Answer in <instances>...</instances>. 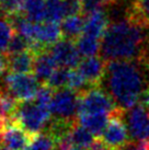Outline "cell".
Wrapping results in <instances>:
<instances>
[{
  "instance_id": "obj_25",
  "label": "cell",
  "mask_w": 149,
  "mask_h": 150,
  "mask_svg": "<svg viewBox=\"0 0 149 150\" xmlns=\"http://www.w3.org/2000/svg\"><path fill=\"white\" fill-rule=\"evenodd\" d=\"M68 89H71L74 91L81 93V92L86 91L88 89L92 88L90 84L88 83V81L84 79V77L81 75V72L77 69V70H71L69 69V74H68V81H67V87Z\"/></svg>"
},
{
  "instance_id": "obj_13",
  "label": "cell",
  "mask_w": 149,
  "mask_h": 150,
  "mask_svg": "<svg viewBox=\"0 0 149 150\" xmlns=\"http://www.w3.org/2000/svg\"><path fill=\"white\" fill-rule=\"evenodd\" d=\"M57 63L50 54V50H43L35 55L33 74L41 83H46L50 76L57 69Z\"/></svg>"
},
{
  "instance_id": "obj_21",
  "label": "cell",
  "mask_w": 149,
  "mask_h": 150,
  "mask_svg": "<svg viewBox=\"0 0 149 150\" xmlns=\"http://www.w3.org/2000/svg\"><path fill=\"white\" fill-rule=\"evenodd\" d=\"M76 46L78 48L79 53L83 57H91L100 53L101 44L100 40H96L91 36H87L84 34H81L76 41Z\"/></svg>"
},
{
  "instance_id": "obj_2",
  "label": "cell",
  "mask_w": 149,
  "mask_h": 150,
  "mask_svg": "<svg viewBox=\"0 0 149 150\" xmlns=\"http://www.w3.org/2000/svg\"><path fill=\"white\" fill-rule=\"evenodd\" d=\"M146 30L125 17L110 22L101 40L100 56L106 62L138 60L149 45V34Z\"/></svg>"
},
{
  "instance_id": "obj_22",
  "label": "cell",
  "mask_w": 149,
  "mask_h": 150,
  "mask_svg": "<svg viewBox=\"0 0 149 150\" xmlns=\"http://www.w3.org/2000/svg\"><path fill=\"white\" fill-rule=\"evenodd\" d=\"M67 17L64 0H46V20L59 23Z\"/></svg>"
},
{
  "instance_id": "obj_28",
  "label": "cell",
  "mask_w": 149,
  "mask_h": 150,
  "mask_svg": "<svg viewBox=\"0 0 149 150\" xmlns=\"http://www.w3.org/2000/svg\"><path fill=\"white\" fill-rule=\"evenodd\" d=\"M28 50H31V42H30L29 40H26L25 38H23L22 35L17 33L14 34V36L11 40V42H10V44L8 46V50L6 52V54L13 55Z\"/></svg>"
},
{
  "instance_id": "obj_26",
  "label": "cell",
  "mask_w": 149,
  "mask_h": 150,
  "mask_svg": "<svg viewBox=\"0 0 149 150\" xmlns=\"http://www.w3.org/2000/svg\"><path fill=\"white\" fill-rule=\"evenodd\" d=\"M68 74L69 69L67 68H58L54 71V74L50 76V78L45 84H47L53 90H59L64 87H67V81H68Z\"/></svg>"
},
{
  "instance_id": "obj_19",
  "label": "cell",
  "mask_w": 149,
  "mask_h": 150,
  "mask_svg": "<svg viewBox=\"0 0 149 150\" xmlns=\"http://www.w3.org/2000/svg\"><path fill=\"white\" fill-rule=\"evenodd\" d=\"M18 105L17 100L0 87V122L2 125L14 120Z\"/></svg>"
},
{
  "instance_id": "obj_9",
  "label": "cell",
  "mask_w": 149,
  "mask_h": 150,
  "mask_svg": "<svg viewBox=\"0 0 149 150\" xmlns=\"http://www.w3.org/2000/svg\"><path fill=\"white\" fill-rule=\"evenodd\" d=\"M76 42L67 38H62L50 48V54L59 67L71 69L78 67L81 62V55L79 53Z\"/></svg>"
},
{
  "instance_id": "obj_8",
  "label": "cell",
  "mask_w": 149,
  "mask_h": 150,
  "mask_svg": "<svg viewBox=\"0 0 149 150\" xmlns=\"http://www.w3.org/2000/svg\"><path fill=\"white\" fill-rule=\"evenodd\" d=\"M125 122L131 140L134 142H149V110L140 104L125 112Z\"/></svg>"
},
{
  "instance_id": "obj_1",
  "label": "cell",
  "mask_w": 149,
  "mask_h": 150,
  "mask_svg": "<svg viewBox=\"0 0 149 150\" xmlns=\"http://www.w3.org/2000/svg\"><path fill=\"white\" fill-rule=\"evenodd\" d=\"M103 86L116 105L127 111L139 103L149 88V72L138 60H111L100 87Z\"/></svg>"
},
{
  "instance_id": "obj_4",
  "label": "cell",
  "mask_w": 149,
  "mask_h": 150,
  "mask_svg": "<svg viewBox=\"0 0 149 150\" xmlns=\"http://www.w3.org/2000/svg\"><path fill=\"white\" fill-rule=\"evenodd\" d=\"M41 82L35 76L30 74L10 72L4 77L1 88L8 92L14 100L19 102H26L35 99L41 88Z\"/></svg>"
},
{
  "instance_id": "obj_14",
  "label": "cell",
  "mask_w": 149,
  "mask_h": 150,
  "mask_svg": "<svg viewBox=\"0 0 149 150\" xmlns=\"http://www.w3.org/2000/svg\"><path fill=\"white\" fill-rule=\"evenodd\" d=\"M124 17L133 23L148 29L149 0H133L131 4L125 9Z\"/></svg>"
},
{
  "instance_id": "obj_18",
  "label": "cell",
  "mask_w": 149,
  "mask_h": 150,
  "mask_svg": "<svg viewBox=\"0 0 149 150\" xmlns=\"http://www.w3.org/2000/svg\"><path fill=\"white\" fill-rule=\"evenodd\" d=\"M21 13L35 23L45 22L46 0H25Z\"/></svg>"
},
{
  "instance_id": "obj_5",
  "label": "cell",
  "mask_w": 149,
  "mask_h": 150,
  "mask_svg": "<svg viewBox=\"0 0 149 150\" xmlns=\"http://www.w3.org/2000/svg\"><path fill=\"white\" fill-rule=\"evenodd\" d=\"M117 108L112 96L102 87H92L79 93V115L111 114Z\"/></svg>"
},
{
  "instance_id": "obj_34",
  "label": "cell",
  "mask_w": 149,
  "mask_h": 150,
  "mask_svg": "<svg viewBox=\"0 0 149 150\" xmlns=\"http://www.w3.org/2000/svg\"><path fill=\"white\" fill-rule=\"evenodd\" d=\"M0 150H10V149L7 148L6 146H1V145H0Z\"/></svg>"
},
{
  "instance_id": "obj_16",
  "label": "cell",
  "mask_w": 149,
  "mask_h": 150,
  "mask_svg": "<svg viewBox=\"0 0 149 150\" xmlns=\"http://www.w3.org/2000/svg\"><path fill=\"white\" fill-rule=\"evenodd\" d=\"M84 17L86 16H83L82 13H79V14L68 16L65 18L60 24L62 38L76 42L83 32L84 22H86Z\"/></svg>"
},
{
  "instance_id": "obj_29",
  "label": "cell",
  "mask_w": 149,
  "mask_h": 150,
  "mask_svg": "<svg viewBox=\"0 0 149 150\" xmlns=\"http://www.w3.org/2000/svg\"><path fill=\"white\" fill-rule=\"evenodd\" d=\"M81 1V13L88 16L92 12L104 10L108 6H112L110 0H80Z\"/></svg>"
},
{
  "instance_id": "obj_30",
  "label": "cell",
  "mask_w": 149,
  "mask_h": 150,
  "mask_svg": "<svg viewBox=\"0 0 149 150\" xmlns=\"http://www.w3.org/2000/svg\"><path fill=\"white\" fill-rule=\"evenodd\" d=\"M67 17L81 13V1L80 0H64Z\"/></svg>"
},
{
  "instance_id": "obj_35",
  "label": "cell",
  "mask_w": 149,
  "mask_h": 150,
  "mask_svg": "<svg viewBox=\"0 0 149 150\" xmlns=\"http://www.w3.org/2000/svg\"><path fill=\"white\" fill-rule=\"evenodd\" d=\"M110 1L112 2V4H117V2H118V0H110Z\"/></svg>"
},
{
  "instance_id": "obj_20",
  "label": "cell",
  "mask_w": 149,
  "mask_h": 150,
  "mask_svg": "<svg viewBox=\"0 0 149 150\" xmlns=\"http://www.w3.org/2000/svg\"><path fill=\"white\" fill-rule=\"evenodd\" d=\"M71 142L74 147H80L83 149L90 148L94 142V135L91 134L87 128H84L79 123H76L70 130Z\"/></svg>"
},
{
  "instance_id": "obj_31",
  "label": "cell",
  "mask_w": 149,
  "mask_h": 150,
  "mask_svg": "<svg viewBox=\"0 0 149 150\" xmlns=\"http://www.w3.org/2000/svg\"><path fill=\"white\" fill-rule=\"evenodd\" d=\"M122 150H149V142H131L124 149Z\"/></svg>"
},
{
  "instance_id": "obj_11",
  "label": "cell",
  "mask_w": 149,
  "mask_h": 150,
  "mask_svg": "<svg viewBox=\"0 0 149 150\" xmlns=\"http://www.w3.org/2000/svg\"><path fill=\"white\" fill-rule=\"evenodd\" d=\"M33 136H31L16 121H10L4 125L2 144L10 150H24L29 146Z\"/></svg>"
},
{
  "instance_id": "obj_12",
  "label": "cell",
  "mask_w": 149,
  "mask_h": 150,
  "mask_svg": "<svg viewBox=\"0 0 149 150\" xmlns=\"http://www.w3.org/2000/svg\"><path fill=\"white\" fill-rule=\"evenodd\" d=\"M110 24V18L105 10H99L86 16L82 34L96 40H102Z\"/></svg>"
},
{
  "instance_id": "obj_3",
  "label": "cell",
  "mask_w": 149,
  "mask_h": 150,
  "mask_svg": "<svg viewBox=\"0 0 149 150\" xmlns=\"http://www.w3.org/2000/svg\"><path fill=\"white\" fill-rule=\"evenodd\" d=\"M50 118V108H44L36 103L35 100H32L20 102L13 121L17 122L31 136H34L42 133L43 129H46L52 121Z\"/></svg>"
},
{
  "instance_id": "obj_33",
  "label": "cell",
  "mask_w": 149,
  "mask_h": 150,
  "mask_svg": "<svg viewBox=\"0 0 149 150\" xmlns=\"http://www.w3.org/2000/svg\"><path fill=\"white\" fill-rule=\"evenodd\" d=\"M70 150H86V149H83V148H80V147H74V148H71Z\"/></svg>"
},
{
  "instance_id": "obj_32",
  "label": "cell",
  "mask_w": 149,
  "mask_h": 150,
  "mask_svg": "<svg viewBox=\"0 0 149 150\" xmlns=\"http://www.w3.org/2000/svg\"><path fill=\"white\" fill-rule=\"evenodd\" d=\"M89 150H111L108 147V145L102 140V139H95L94 142L91 145V147L89 148Z\"/></svg>"
},
{
  "instance_id": "obj_6",
  "label": "cell",
  "mask_w": 149,
  "mask_h": 150,
  "mask_svg": "<svg viewBox=\"0 0 149 150\" xmlns=\"http://www.w3.org/2000/svg\"><path fill=\"white\" fill-rule=\"evenodd\" d=\"M126 110L117 108L110 114L106 128L102 134L103 140L111 150H122L131 142L129 132L125 122Z\"/></svg>"
},
{
  "instance_id": "obj_10",
  "label": "cell",
  "mask_w": 149,
  "mask_h": 150,
  "mask_svg": "<svg viewBox=\"0 0 149 150\" xmlns=\"http://www.w3.org/2000/svg\"><path fill=\"white\" fill-rule=\"evenodd\" d=\"M106 64L102 56L84 57L79 64L78 70L91 87H100L105 76Z\"/></svg>"
},
{
  "instance_id": "obj_27",
  "label": "cell",
  "mask_w": 149,
  "mask_h": 150,
  "mask_svg": "<svg viewBox=\"0 0 149 150\" xmlns=\"http://www.w3.org/2000/svg\"><path fill=\"white\" fill-rule=\"evenodd\" d=\"M25 0H0V11L4 17H12L22 12Z\"/></svg>"
},
{
  "instance_id": "obj_23",
  "label": "cell",
  "mask_w": 149,
  "mask_h": 150,
  "mask_svg": "<svg viewBox=\"0 0 149 150\" xmlns=\"http://www.w3.org/2000/svg\"><path fill=\"white\" fill-rule=\"evenodd\" d=\"M56 149V140L55 138L47 132L34 135L29 146L24 150H55Z\"/></svg>"
},
{
  "instance_id": "obj_7",
  "label": "cell",
  "mask_w": 149,
  "mask_h": 150,
  "mask_svg": "<svg viewBox=\"0 0 149 150\" xmlns=\"http://www.w3.org/2000/svg\"><path fill=\"white\" fill-rule=\"evenodd\" d=\"M79 110V93L68 88L54 92L50 105L52 116L64 121H77Z\"/></svg>"
},
{
  "instance_id": "obj_24",
  "label": "cell",
  "mask_w": 149,
  "mask_h": 150,
  "mask_svg": "<svg viewBox=\"0 0 149 150\" xmlns=\"http://www.w3.org/2000/svg\"><path fill=\"white\" fill-rule=\"evenodd\" d=\"M14 28L7 17L0 18V52L6 53L8 46L14 36Z\"/></svg>"
},
{
  "instance_id": "obj_15",
  "label": "cell",
  "mask_w": 149,
  "mask_h": 150,
  "mask_svg": "<svg viewBox=\"0 0 149 150\" xmlns=\"http://www.w3.org/2000/svg\"><path fill=\"white\" fill-rule=\"evenodd\" d=\"M35 53L28 50L18 54L8 55V69L17 74H30L33 71Z\"/></svg>"
},
{
  "instance_id": "obj_17",
  "label": "cell",
  "mask_w": 149,
  "mask_h": 150,
  "mask_svg": "<svg viewBox=\"0 0 149 150\" xmlns=\"http://www.w3.org/2000/svg\"><path fill=\"white\" fill-rule=\"evenodd\" d=\"M110 118V114H90L79 115V124L87 128L94 136H102L104 129L106 128Z\"/></svg>"
}]
</instances>
